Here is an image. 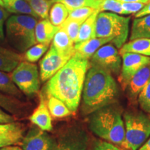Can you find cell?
Segmentation results:
<instances>
[{"mask_svg": "<svg viewBox=\"0 0 150 150\" xmlns=\"http://www.w3.org/2000/svg\"><path fill=\"white\" fill-rule=\"evenodd\" d=\"M138 100L142 109L150 113V79L138 95Z\"/></svg>", "mask_w": 150, "mask_h": 150, "instance_id": "cell-33", "label": "cell"}, {"mask_svg": "<svg viewBox=\"0 0 150 150\" xmlns=\"http://www.w3.org/2000/svg\"><path fill=\"white\" fill-rule=\"evenodd\" d=\"M148 15H150V1L148 3L145 4L143 8L135 15V18H138L140 17L148 16Z\"/></svg>", "mask_w": 150, "mask_h": 150, "instance_id": "cell-40", "label": "cell"}, {"mask_svg": "<svg viewBox=\"0 0 150 150\" xmlns=\"http://www.w3.org/2000/svg\"><path fill=\"white\" fill-rule=\"evenodd\" d=\"M69 16V11L61 2H54L50 8L49 20L56 27H61Z\"/></svg>", "mask_w": 150, "mask_h": 150, "instance_id": "cell-25", "label": "cell"}, {"mask_svg": "<svg viewBox=\"0 0 150 150\" xmlns=\"http://www.w3.org/2000/svg\"><path fill=\"white\" fill-rule=\"evenodd\" d=\"M23 129L21 128L7 134L0 135V148L20 143L23 138Z\"/></svg>", "mask_w": 150, "mask_h": 150, "instance_id": "cell-30", "label": "cell"}, {"mask_svg": "<svg viewBox=\"0 0 150 150\" xmlns=\"http://www.w3.org/2000/svg\"><path fill=\"white\" fill-rule=\"evenodd\" d=\"M29 120L31 123L43 131H51L52 130V116L42 93L39 94V104L30 115Z\"/></svg>", "mask_w": 150, "mask_h": 150, "instance_id": "cell-13", "label": "cell"}, {"mask_svg": "<svg viewBox=\"0 0 150 150\" xmlns=\"http://www.w3.org/2000/svg\"><path fill=\"white\" fill-rule=\"evenodd\" d=\"M125 52H132L150 56V39L138 38L125 43L120 48V54Z\"/></svg>", "mask_w": 150, "mask_h": 150, "instance_id": "cell-21", "label": "cell"}, {"mask_svg": "<svg viewBox=\"0 0 150 150\" xmlns=\"http://www.w3.org/2000/svg\"><path fill=\"white\" fill-rule=\"evenodd\" d=\"M97 10L99 12L110 11L111 13L122 15V16L125 15L123 9L122 8L121 2L117 0H99Z\"/></svg>", "mask_w": 150, "mask_h": 150, "instance_id": "cell-32", "label": "cell"}, {"mask_svg": "<svg viewBox=\"0 0 150 150\" xmlns=\"http://www.w3.org/2000/svg\"><path fill=\"white\" fill-rule=\"evenodd\" d=\"M6 147H3V148H1V149H0V150H6Z\"/></svg>", "mask_w": 150, "mask_h": 150, "instance_id": "cell-45", "label": "cell"}, {"mask_svg": "<svg viewBox=\"0 0 150 150\" xmlns=\"http://www.w3.org/2000/svg\"><path fill=\"white\" fill-rule=\"evenodd\" d=\"M3 6L11 14L29 15L38 18L27 0H2Z\"/></svg>", "mask_w": 150, "mask_h": 150, "instance_id": "cell-22", "label": "cell"}, {"mask_svg": "<svg viewBox=\"0 0 150 150\" xmlns=\"http://www.w3.org/2000/svg\"><path fill=\"white\" fill-rule=\"evenodd\" d=\"M46 97L47 105L52 117L58 119L67 117L72 114V112L60 99L52 95H46Z\"/></svg>", "mask_w": 150, "mask_h": 150, "instance_id": "cell-24", "label": "cell"}, {"mask_svg": "<svg viewBox=\"0 0 150 150\" xmlns=\"http://www.w3.org/2000/svg\"><path fill=\"white\" fill-rule=\"evenodd\" d=\"M0 107L15 115H22L27 105L17 97L0 91Z\"/></svg>", "mask_w": 150, "mask_h": 150, "instance_id": "cell-18", "label": "cell"}, {"mask_svg": "<svg viewBox=\"0 0 150 150\" xmlns=\"http://www.w3.org/2000/svg\"><path fill=\"white\" fill-rule=\"evenodd\" d=\"M38 18L29 15H13L6 22V37L10 45L20 52H25L37 43L35 28Z\"/></svg>", "mask_w": 150, "mask_h": 150, "instance_id": "cell-4", "label": "cell"}, {"mask_svg": "<svg viewBox=\"0 0 150 150\" xmlns=\"http://www.w3.org/2000/svg\"><path fill=\"white\" fill-rule=\"evenodd\" d=\"M69 60L60 54L55 47L51 45L46 54L39 63L40 80L44 82L50 79L61 67L64 66Z\"/></svg>", "mask_w": 150, "mask_h": 150, "instance_id": "cell-12", "label": "cell"}, {"mask_svg": "<svg viewBox=\"0 0 150 150\" xmlns=\"http://www.w3.org/2000/svg\"><path fill=\"white\" fill-rule=\"evenodd\" d=\"M10 75L13 83L22 93L30 96L38 93L40 72L34 63L20 61Z\"/></svg>", "mask_w": 150, "mask_h": 150, "instance_id": "cell-7", "label": "cell"}, {"mask_svg": "<svg viewBox=\"0 0 150 150\" xmlns=\"http://www.w3.org/2000/svg\"><path fill=\"white\" fill-rule=\"evenodd\" d=\"M0 91L17 97L22 99L23 97V93L13 83L11 79V75L6 72L0 70Z\"/></svg>", "mask_w": 150, "mask_h": 150, "instance_id": "cell-26", "label": "cell"}, {"mask_svg": "<svg viewBox=\"0 0 150 150\" xmlns=\"http://www.w3.org/2000/svg\"><path fill=\"white\" fill-rule=\"evenodd\" d=\"M124 119L125 137L121 146L138 150L150 136V117L142 112H127Z\"/></svg>", "mask_w": 150, "mask_h": 150, "instance_id": "cell-6", "label": "cell"}, {"mask_svg": "<svg viewBox=\"0 0 150 150\" xmlns=\"http://www.w3.org/2000/svg\"><path fill=\"white\" fill-rule=\"evenodd\" d=\"M59 29L60 27L54 26L49 19H41V20L37 22L35 28V40L37 43L50 45Z\"/></svg>", "mask_w": 150, "mask_h": 150, "instance_id": "cell-17", "label": "cell"}, {"mask_svg": "<svg viewBox=\"0 0 150 150\" xmlns=\"http://www.w3.org/2000/svg\"><path fill=\"white\" fill-rule=\"evenodd\" d=\"M118 95L117 84L111 74L102 67L91 65L86 73L81 94L82 113L88 115L112 104Z\"/></svg>", "mask_w": 150, "mask_h": 150, "instance_id": "cell-2", "label": "cell"}, {"mask_svg": "<svg viewBox=\"0 0 150 150\" xmlns=\"http://www.w3.org/2000/svg\"><path fill=\"white\" fill-rule=\"evenodd\" d=\"M90 66L88 59L74 54L49 79L43 93L60 99L71 111L75 112L79 105L84 80Z\"/></svg>", "mask_w": 150, "mask_h": 150, "instance_id": "cell-1", "label": "cell"}, {"mask_svg": "<svg viewBox=\"0 0 150 150\" xmlns=\"http://www.w3.org/2000/svg\"><path fill=\"white\" fill-rule=\"evenodd\" d=\"M91 65H96L110 74H120L122 68V59L117 48L112 44H105L91 58Z\"/></svg>", "mask_w": 150, "mask_h": 150, "instance_id": "cell-8", "label": "cell"}, {"mask_svg": "<svg viewBox=\"0 0 150 150\" xmlns=\"http://www.w3.org/2000/svg\"><path fill=\"white\" fill-rule=\"evenodd\" d=\"M99 13V11H95L89 18H88L82 23L78 38L74 44L84 42V41L95 38V23H96L97 16Z\"/></svg>", "mask_w": 150, "mask_h": 150, "instance_id": "cell-23", "label": "cell"}, {"mask_svg": "<svg viewBox=\"0 0 150 150\" xmlns=\"http://www.w3.org/2000/svg\"><path fill=\"white\" fill-rule=\"evenodd\" d=\"M6 150H24L23 149H21L20 147H18V146H8L6 147Z\"/></svg>", "mask_w": 150, "mask_h": 150, "instance_id": "cell-43", "label": "cell"}, {"mask_svg": "<svg viewBox=\"0 0 150 150\" xmlns=\"http://www.w3.org/2000/svg\"><path fill=\"white\" fill-rule=\"evenodd\" d=\"M95 11L97 10H95L93 8H91V7H81V8H76L74 10L70 11L68 18L83 22Z\"/></svg>", "mask_w": 150, "mask_h": 150, "instance_id": "cell-34", "label": "cell"}, {"mask_svg": "<svg viewBox=\"0 0 150 150\" xmlns=\"http://www.w3.org/2000/svg\"><path fill=\"white\" fill-rule=\"evenodd\" d=\"M145 4L140 2H126L121 3L122 8L124 11L125 15L136 14L143 8Z\"/></svg>", "mask_w": 150, "mask_h": 150, "instance_id": "cell-35", "label": "cell"}, {"mask_svg": "<svg viewBox=\"0 0 150 150\" xmlns=\"http://www.w3.org/2000/svg\"><path fill=\"white\" fill-rule=\"evenodd\" d=\"M82 23H83V22L74 20V19L67 17L65 21L61 26V27L65 30V32L70 37V38L74 42V43H75L78 38L79 33V30Z\"/></svg>", "mask_w": 150, "mask_h": 150, "instance_id": "cell-31", "label": "cell"}, {"mask_svg": "<svg viewBox=\"0 0 150 150\" xmlns=\"http://www.w3.org/2000/svg\"><path fill=\"white\" fill-rule=\"evenodd\" d=\"M150 79V64L142 67L131 78L127 86L129 99L135 102Z\"/></svg>", "mask_w": 150, "mask_h": 150, "instance_id": "cell-14", "label": "cell"}, {"mask_svg": "<svg viewBox=\"0 0 150 150\" xmlns=\"http://www.w3.org/2000/svg\"><path fill=\"white\" fill-rule=\"evenodd\" d=\"M0 5L3 6V1H2V0H0Z\"/></svg>", "mask_w": 150, "mask_h": 150, "instance_id": "cell-44", "label": "cell"}, {"mask_svg": "<svg viewBox=\"0 0 150 150\" xmlns=\"http://www.w3.org/2000/svg\"><path fill=\"white\" fill-rule=\"evenodd\" d=\"M21 128H22V127L18 123L0 124V135L7 134V133L16 131Z\"/></svg>", "mask_w": 150, "mask_h": 150, "instance_id": "cell-38", "label": "cell"}, {"mask_svg": "<svg viewBox=\"0 0 150 150\" xmlns=\"http://www.w3.org/2000/svg\"><path fill=\"white\" fill-rule=\"evenodd\" d=\"M121 56L122 57V66L120 73L119 81L125 89L134 74L142 67L150 64V56L132 52H125Z\"/></svg>", "mask_w": 150, "mask_h": 150, "instance_id": "cell-10", "label": "cell"}, {"mask_svg": "<svg viewBox=\"0 0 150 150\" xmlns=\"http://www.w3.org/2000/svg\"><path fill=\"white\" fill-rule=\"evenodd\" d=\"M49 47H50L49 45L42 44V43L35 44L24 52L22 59L29 63H34L40 60V58L47 52Z\"/></svg>", "mask_w": 150, "mask_h": 150, "instance_id": "cell-27", "label": "cell"}, {"mask_svg": "<svg viewBox=\"0 0 150 150\" xmlns=\"http://www.w3.org/2000/svg\"><path fill=\"white\" fill-rule=\"evenodd\" d=\"M89 139L83 129L73 127L60 135L56 150H88Z\"/></svg>", "mask_w": 150, "mask_h": 150, "instance_id": "cell-9", "label": "cell"}, {"mask_svg": "<svg viewBox=\"0 0 150 150\" xmlns=\"http://www.w3.org/2000/svg\"><path fill=\"white\" fill-rule=\"evenodd\" d=\"M89 128L93 134L114 145H122L125 137V127L121 111L112 104L91 113Z\"/></svg>", "mask_w": 150, "mask_h": 150, "instance_id": "cell-3", "label": "cell"}, {"mask_svg": "<svg viewBox=\"0 0 150 150\" xmlns=\"http://www.w3.org/2000/svg\"><path fill=\"white\" fill-rule=\"evenodd\" d=\"M131 18L111 12H99L95 23V37L110 38L117 48L126 43Z\"/></svg>", "mask_w": 150, "mask_h": 150, "instance_id": "cell-5", "label": "cell"}, {"mask_svg": "<svg viewBox=\"0 0 150 150\" xmlns=\"http://www.w3.org/2000/svg\"><path fill=\"white\" fill-rule=\"evenodd\" d=\"M138 150H150V138L145 142Z\"/></svg>", "mask_w": 150, "mask_h": 150, "instance_id": "cell-42", "label": "cell"}, {"mask_svg": "<svg viewBox=\"0 0 150 150\" xmlns=\"http://www.w3.org/2000/svg\"><path fill=\"white\" fill-rule=\"evenodd\" d=\"M27 1H29V0H27Z\"/></svg>", "mask_w": 150, "mask_h": 150, "instance_id": "cell-46", "label": "cell"}, {"mask_svg": "<svg viewBox=\"0 0 150 150\" xmlns=\"http://www.w3.org/2000/svg\"><path fill=\"white\" fill-rule=\"evenodd\" d=\"M90 150H121L115 145L106 140H95L92 142Z\"/></svg>", "mask_w": 150, "mask_h": 150, "instance_id": "cell-36", "label": "cell"}, {"mask_svg": "<svg viewBox=\"0 0 150 150\" xmlns=\"http://www.w3.org/2000/svg\"><path fill=\"white\" fill-rule=\"evenodd\" d=\"M21 55L12 50L0 46V70L11 72L16 68L20 61Z\"/></svg>", "mask_w": 150, "mask_h": 150, "instance_id": "cell-19", "label": "cell"}, {"mask_svg": "<svg viewBox=\"0 0 150 150\" xmlns=\"http://www.w3.org/2000/svg\"><path fill=\"white\" fill-rule=\"evenodd\" d=\"M21 144L24 150H56L57 147V140L38 127L29 130Z\"/></svg>", "mask_w": 150, "mask_h": 150, "instance_id": "cell-11", "label": "cell"}, {"mask_svg": "<svg viewBox=\"0 0 150 150\" xmlns=\"http://www.w3.org/2000/svg\"><path fill=\"white\" fill-rule=\"evenodd\" d=\"M121 3H126V2H140L143 4H147L149 2L150 0H117Z\"/></svg>", "mask_w": 150, "mask_h": 150, "instance_id": "cell-41", "label": "cell"}, {"mask_svg": "<svg viewBox=\"0 0 150 150\" xmlns=\"http://www.w3.org/2000/svg\"><path fill=\"white\" fill-rule=\"evenodd\" d=\"M29 3L38 18L49 19V13L53 4L52 0H29Z\"/></svg>", "mask_w": 150, "mask_h": 150, "instance_id": "cell-28", "label": "cell"}, {"mask_svg": "<svg viewBox=\"0 0 150 150\" xmlns=\"http://www.w3.org/2000/svg\"><path fill=\"white\" fill-rule=\"evenodd\" d=\"M108 42H111V40L110 38L95 37L84 42L76 43L74 44V54L83 59L89 60L98 50V49Z\"/></svg>", "mask_w": 150, "mask_h": 150, "instance_id": "cell-15", "label": "cell"}, {"mask_svg": "<svg viewBox=\"0 0 150 150\" xmlns=\"http://www.w3.org/2000/svg\"><path fill=\"white\" fill-rule=\"evenodd\" d=\"M10 14L3 6L0 5V43L4 42L5 40L4 24L10 16Z\"/></svg>", "mask_w": 150, "mask_h": 150, "instance_id": "cell-37", "label": "cell"}, {"mask_svg": "<svg viewBox=\"0 0 150 150\" xmlns=\"http://www.w3.org/2000/svg\"><path fill=\"white\" fill-rule=\"evenodd\" d=\"M52 45L64 57L70 59L74 55V43L61 27L54 35Z\"/></svg>", "mask_w": 150, "mask_h": 150, "instance_id": "cell-16", "label": "cell"}, {"mask_svg": "<svg viewBox=\"0 0 150 150\" xmlns=\"http://www.w3.org/2000/svg\"><path fill=\"white\" fill-rule=\"evenodd\" d=\"M14 122L15 119L12 115H9L0 108V124L13 123Z\"/></svg>", "mask_w": 150, "mask_h": 150, "instance_id": "cell-39", "label": "cell"}, {"mask_svg": "<svg viewBox=\"0 0 150 150\" xmlns=\"http://www.w3.org/2000/svg\"><path fill=\"white\" fill-rule=\"evenodd\" d=\"M138 38L150 39V15L135 18L133 22L129 40Z\"/></svg>", "mask_w": 150, "mask_h": 150, "instance_id": "cell-20", "label": "cell"}, {"mask_svg": "<svg viewBox=\"0 0 150 150\" xmlns=\"http://www.w3.org/2000/svg\"><path fill=\"white\" fill-rule=\"evenodd\" d=\"M52 3H62L66 6L69 12L81 7H91L97 10L99 3V0H52Z\"/></svg>", "mask_w": 150, "mask_h": 150, "instance_id": "cell-29", "label": "cell"}]
</instances>
